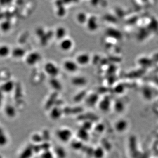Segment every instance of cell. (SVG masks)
Returning a JSON list of instances; mask_svg holds the SVG:
<instances>
[{
	"instance_id": "1",
	"label": "cell",
	"mask_w": 158,
	"mask_h": 158,
	"mask_svg": "<svg viewBox=\"0 0 158 158\" xmlns=\"http://www.w3.org/2000/svg\"><path fill=\"white\" fill-rule=\"evenodd\" d=\"M45 72L52 78H56L60 73V69L55 64L52 62H48L44 66Z\"/></svg>"
},
{
	"instance_id": "2",
	"label": "cell",
	"mask_w": 158,
	"mask_h": 158,
	"mask_svg": "<svg viewBox=\"0 0 158 158\" xmlns=\"http://www.w3.org/2000/svg\"><path fill=\"white\" fill-rule=\"evenodd\" d=\"M41 59V54L37 52H32L28 54L25 58L26 64L29 66H34L39 62Z\"/></svg>"
},
{
	"instance_id": "3",
	"label": "cell",
	"mask_w": 158,
	"mask_h": 158,
	"mask_svg": "<svg viewBox=\"0 0 158 158\" xmlns=\"http://www.w3.org/2000/svg\"><path fill=\"white\" fill-rule=\"evenodd\" d=\"M63 68L67 72L72 73L78 71L79 65L77 64L75 60H66L63 63Z\"/></svg>"
},
{
	"instance_id": "4",
	"label": "cell",
	"mask_w": 158,
	"mask_h": 158,
	"mask_svg": "<svg viewBox=\"0 0 158 158\" xmlns=\"http://www.w3.org/2000/svg\"><path fill=\"white\" fill-rule=\"evenodd\" d=\"M86 27L89 31L91 32L95 31L98 28V24L96 17L92 15L88 17V21L86 22Z\"/></svg>"
},
{
	"instance_id": "5",
	"label": "cell",
	"mask_w": 158,
	"mask_h": 158,
	"mask_svg": "<svg viewBox=\"0 0 158 158\" xmlns=\"http://www.w3.org/2000/svg\"><path fill=\"white\" fill-rule=\"evenodd\" d=\"M91 57L88 54L82 53L77 56L75 62L79 66H86L90 62Z\"/></svg>"
},
{
	"instance_id": "6",
	"label": "cell",
	"mask_w": 158,
	"mask_h": 158,
	"mask_svg": "<svg viewBox=\"0 0 158 158\" xmlns=\"http://www.w3.org/2000/svg\"><path fill=\"white\" fill-rule=\"evenodd\" d=\"M74 43L72 39L66 37L65 39L60 41V49L63 51L67 52L70 51V50L73 47Z\"/></svg>"
},
{
	"instance_id": "7",
	"label": "cell",
	"mask_w": 158,
	"mask_h": 158,
	"mask_svg": "<svg viewBox=\"0 0 158 158\" xmlns=\"http://www.w3.org/2000/svg\"><path fill=\"white\" fill-rule=\"evenodd\" d=\"M11 54L13 58L17 59L23 58L25 56L26 54V51L24 49L21 47H16L13 49L11 50Z\"/></svg>"
},
{
	"instance_id": "8",
	"label": "cell",
	"mask_w": 158,
	"mask_h": 158,
	"mask_svg": "<svg viewBox=\"0 0 158 158\" xmlns=\"http://www.w3.org/2000/svg\"><path fill=\"white\" fill-rule=\"evenodd\" d=\"M54 34L57 39L62 41L66 38L67 34V31L65 27L60 26L56 29Z\"/></svg>"
},
{
	"instance_id": "9",
	"label": "cell",
	"mask_w": 158,
	"mask_h": 158,
	"mask_svg": "<svg viewBox=\"0 0 158 158\" xmlns=\"http://www.w3.org/2000/svg\"><path fill=\"white\" fill-rule=\"evenodd\" d=\"M71 82L74 86H82L86 84L87 80L84 77L76 76L72 78Z\"/></svg>"
},
{
	"instance_id": "10",
	"label": "cell",
	"mask_w": 158,
	"mask_h": 158,
	"mask_svg": "<svg viewBox=\"0 0 158 158\" xmlns=\"http://www.w3.org/2000/svg\"><path fill=\"white\" fill-rule=\"evenodd\" d=\"M107 35L115 39H122V35L121 32L117 29L109 28L106 31Z\"/></svg>"
},
{
	"instance_id": "11",
	"label": "cell",
	"mask_w": 158,
	"mask_h": 158,
	"mask_svg": "<svg viewBox=\"0 0 158 158\" xmlns=\"http://www.w3.org/2000/svg\"><path fill=\"white\" fill-rule=\"evenodd\" d=\"M15 84L13 81H8L3 84L1 86V89L5 93H10L14 88Z\"/></svg>"
},
{
	"instance_id": "12",
	"label": "cell",
	"mask_w": 158,
	"mask_h": 158,
	"mask_svg": "<svg viewBox=\"0 0 158 158\" xmlns=\"http://www.w3.org/2000/svg\"><path fill=\"white\" fill-rule=\"evenodd\" d=\"M11 52V50L8 46L2 45L0 46V58H6Z\"/></svg>"
},
{
	"instance_id": "13",
	"label": "cell",
	"mask_w": 158,
	"mask_h": 158,
	"mask_svg": "<svg viewBox=\"0 0 158 158\" xmlns=\"http://www.w3.org/2000/svg\"><path fill=\"white\" fill-rule=\"evenodd\" d=\"M88 18L86 13L84 12H80L78 13L76 15V20L79 24L83 25L86 24Z\"/></svg>"
},
{
	"instance_id": "14",
	"label": "cell",
	"mask_w": 158,
	"mask_h": 158,
	"mask_svg": "<svg viewBox=\"0 0 158 158\" xmlns=\"http://www.w3.org/2000/svg\"><path fill=\"white\" fill-rule=\"evenodd\" d=\"M98 100V95L96 93H92L89 95L86 98L87 104L90 105H94Z\"/></svg>"
},
{
	"instance_id": "15",
	"label": "cell",
	"mask_w": 158,
	"mask_h": 158,
	"mask_svg": "<svg viewBox=\"0 0 158 158\" xmlns=\"http://www.w3.org/2000/svg\"><path fill=\"white\" fill-rule=\"evenodd\" d=\"M61 115V111L58 107H54L52 110L51 116L52 118H58Z\"/></svg>"
},
{
	"instance_id": "16",
	"label": "cell",
	"mask_w": 158,
	"mask_h": 158,
	"mask_svg": "<svg viewBox=\"0 0 158 158\" xmlns=\"http://www.w3.org/2000/svg\"><path fill=\"white\" fill-rule=\"evenodd\" d=\"M50 84L51 85L52 87L54 89L60 90L61 88L62 85L58 80L55 79V78L52 79V80L50 81Z\"/></svg>"
},
{
	"instance_id": "17",
	"label": "cell",
	"mask_w": 158,
	"mask_h": 158,
	"mask_svg": "<svg viewBox=\"0 0 158 158\" xmlns=\"http://www.w3.org/2000/svg\"><path fill=\"white\" fill-rule=\"evenodd\" d=\"M11 24L8 22H4L1 24V27L3 31H7L11 28Z\"/></svg>"
},
{
	"instance_id": "18",
	"label": "cell",
	"mask_w": 158,
	"mask_h": 158,
	"mask_svg": "<svg viewBox=\"0 0 158 158\" xmlns=\"http://www.w3.org/2000/svg\"><path fill=\"white\" fill-rule=\"evenodd\" d=\"M5 110H6L7 114H8L11 116H13V115H14V114H15V109L13 107V106H11V105L7 106Z\"/></svg>"
},
{
	"instance_id": "19",
	"label": "cell",
	"mask_w": 158,
	"mask_h": 158,
	"mask_svg": "<svg viewBox=\"0 0 158 158\" xmlns=\"http://www.w3.org/2000/svg\"><path fill=\"white\" fill-rule=\"evenodd\" d=\"M142 93H143L145 97L147 98H150V97H152V92L148 88L144 89L143 91H142Z\"/></svg>"
},
{
	"instance_id": "20",
	"label": "cell",
	"mask_w": 158,
	"mask_h": 158,
	"mask_svg": "<svg viewBox=\"0 0 158 158\" xmlns=\"http://www.w3.org/2000/svg\"><path fill=\"white\" fill-rule=\"evenodd\" d=\"M123 91H124V88L123 86H121V85L117 86H116L115 88V91L117 93L123 92Z\"/></svg>"
}]
</instances>
